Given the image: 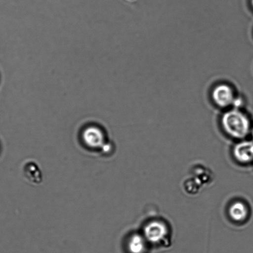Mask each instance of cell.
<instances>
[{"mask_svg": "<svg viewBox=\"0 0 253 253\" xmlns=\"http://www.w3.org/2000/svg\"><path fill=\"white\" fill-rule=\"evenodd\" d=\"M222 124L225 131L235 138H245L250 130L249 119L237 109L225 113L222 116Z\"/></svg>", "mask_w": 253, "mask_h": 253, "instance_id": "6da1fadb", "label": "cell"}, {"mask_svg": "<svg viewBox=\"0 0 253 253\" xmlns=\"http://www.w3.org/2000/svg\"><path fill=\"white\" fill-rule=\"evenodd\" d=\"M83 138L86 145L91 148L102 147L105 144V133L101 126L96 125L86 126L83 131Z\"/></svg>", "mask_w": 253, "mask_h": 253, "instance_id": "7a4b0ae2", "label": "cell"}, {"mask_svg": "<svg viewBox=\"0 0 253 253\" xmlns=\"http://www.w3.org/2000/svg\"><path fill=\"white\" fill-rule=\"evenodd\" d=\"M168 235V229L163 222L152 221L148 223L144 229L145 239L153 244H158L165 239Z\"/></svg>", "mask_w": 253, "mask_h": 253, "instance_id": "3957f363", "label": "cell"}, {"mask_svg": "<svg viewBox=\"0 0 253 253\" xmlns=\"http://www.w3.org/2000/svg\"><path fill=\"white\" fill-rule=\"evenodd\" d=\"M212 98L220 107L226 108L232 105L235 98L234 91L226 84H220L213 90Z\"/></svg>", "mask_w": 253, "mask_h": 253, "instance_id": "277c9868", "label": "cell"}, {"mask_svg": "<svg viewBox=\"0 0 253 253\" xmlns=\"http://www.w3.org/2000/svg\"><path fill=\"white\" fill-rule=\"evenodd\" d=\"M234 157L242 163H248L253 160V141H242L235 146Z\"/></svg>", "mask_w": 253, "mask_h": 253, "instance_id": "5b68a950", "label": "cell"}, {"mask_svg": "<svg viewBox=\"0 0 253 253\" xmlns=\"http://www.w3.org/2000/svg\"><path fill=\"white\" fill-rule=\"evenodd\" d=\"M146 240L141 235H133L128 240V251L130 253H143L146 248Z\"/></svg>", "mask_w": 253, "mask_h": 253, "instance_id": "8992f818", "label": "cell"}, {"mask_svg": "<svg viewBox=\"0 0 253 253\" xmlns=\"http://www.w3.org/2000/svg\"><path fill=\"white\" fill-rule=\"evenodd\" d=\"M248 213L249 212L246 206L242 202H235L230 207V216L235 221H243L246 219Z\"/></svg>", "mask_w": 253, "mask_h": 253, "instance_id": "52a82bcc", "label": "cell"}, {"mask_svg": "<svg viewBox=\"0 0 253 253\" xmlns=\"http://www.w3.org/2000/svg\"><path fill=\"white\" fill-rule=\"evenodd\" d=\"M243 104H244V101H243L242 98L235 97L232 105L234 106V109L239 110L240 107H242Z\"/></svg>", "mask_w": 253, "mask_h": 253, "instance_id": "ba28073f", "label": "cell"}, {"mask_svg": "<svg viewBox=\"0 0 253 253\" xmlns=\"http://www.w3.org/2000/svg\"><path fill=\"white\" fill-rule=\"evenodd\" d=\"M252 136H253V128L252 129Z\"/></svg>", "mask_w": 253, "mask_h": 253, "instance_id": "9c48e42d", "label": "cell"}, {"mask_svg": "<svg viewBox=\"0 0 253 253\" xmlns=\"http://www.w3.org/2000/svg\"><path fill=\"white\" fill-rule=\"evenodd\" d=\"M252 6L253 7V0H252Z\"/></svg>", "mask_w": 253, "mask_h": 253, "instance_id": "30bf717a", "label": "cell"}]
</instances>
